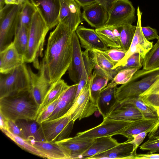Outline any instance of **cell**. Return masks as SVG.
<instances>
[{"instance_id": "cell-26", "label": "cell", "mask_w": 159, "mask_h": 159, "mask_svg": "<svg viewBox=\"0 0 159 159\" xmlns=\"http://www.w3.org/2000/svg\"><path fill=\"white\" fill-rule=\"evenodd\" d=\"M31 143L47 155L48 159H70L68 152L56 143L33 141Z\"/></svg>"}, {"instance_id": "cell-46", "label": "cell", "mask_w": 159, "mask_h": 159, "mask_svg": "<svg viewBox=\"0 0 159 159\" xmlns=\"http://www.w3.org/2000/svg\"><path fill=\"white\" fill-rule=\"evenodd\" d=\"M142 30L145 38L148 41L159 39V36L158 34L157 30L149 26H142Z\"/></svg>"}, {"instance_id": "cell-30", "label": "cell", "mask_w": 159, "mask_h": 159, "mask_svg": "<svg viewBox=\"0 0 159 159\" xmlns=\"http://www.w3.org/2000/svg\"><path fill=\"white\" fill-rule=\"evenodd\" d=\"M69 86L61 79L52 83L39 107L37 116L45 107L59 98Z\"/></svg>"}, {"instance_id": "cell-34", "label": "cell", "mask_w": 159, "mask_h": 159, "mask_svg": "<svg viewBox=\"0 0 159 159\" xmlns=\"http://www.w3.org/2000/svg\"><path fill=\"white\" fill-rule=\"evenodd\" d=\"M127 103L134 105L145 118L158 120L156 110L153 107L146 104L139 96L126 99L120 102L118 106Z\"/></svg>"}, {"instance_id": "cell-51", "label": "cell", "mask_w": 159, "mask_h": 159, "mask_svg": "<svg viewBox=\"0 0 159 159\" xmlns=\"http://www.w3.org/2000/svg\"><path fill=\"white\" fill-rule=\"evenodd\" d=\"M0 129H3L7 130H8V120L6 119L3 115L0 112Z\"/></svg>"}, {"instance_id": "cell-24", "label": "cell", "mask_w": 159, "mask_h": 159, "mask_svg": "<svg viewBox=\"0 0 159 159\" xmlns=\"http://www.w3.org/2000/svg\"><path fill=\"white\" fill-rule=\"evenodd\" d=\"M133 145L130 143H119L116 146L102 153L90 157L89 159H134L133 153Z\"/></svg>"}, {"instance_id": "cell-12", "label": "cell", "mask_w": 159, "mask_h": 159, "mask_svg": "<svg viewBox=\"0 0 159 159\" xmlns=\"http://www.w3.org/2000/svg\"><path fill=\"white\" fill-rule=\"evenodd\" d=\"M59 23L67 26L75 31L84 20L81 7L75 0H60Z\"/></svg>"}, {"instance_id": "cell-39", "label": "cell", "mask_w": 159, "mask_h": 159, "mask_svg": "<svg viewBox=\"0 0 159 159\" xmlns=\"http://www.w3.org/2000/svg\"><path fill=\"white\" fill-rule=\"evenodd\" d=\"M22 5L20 23L29 28L33 16L37 10L29 0L25 1Z\"/></svg>"}, {"instance_id": "cell-8", "label": "cell", "mask_w": 159, "mask_h": 159, "mask_svg": "<svg viewBox=\"0 0 159 159\" xmlns=\"http://www.w3.org/2000/svg\"><path fill=\"white\" fill-rule=\"evenodd\" d=\"M136 20L135 9L129 0H115L108 12L106 25L116 27L132 24Z\"/></svg>"}, {"instance_id": "cell-18", "label": "cell", "mask_w": 159, "mask_h": 159, "mask_svg": "<svg viewBox=\"0 0 159 159\" xmlns=\"http://www.w3.org/2000/svg\"><path fill=\"white\" fill-rule=\"evenodd\" d=\"M24 57L16 49L13 42L0 52V73H8L25 63Z\"/></svg>"}, {"instance_id": "cell-21", "label": "cell", "mask_w": 159, "mask_h": 159, "mask_svg": "<svg viewBox=\"0 0 159 159\" xmlns=\"http://www.w3.org/2000/svg\"><path fill=\"white\" fill-rule=\"evenodd\" d=\"M78 85V83H76L69 86L64 91L54 111L46 120L61 117L67 113L74 102Z\"/></svg>"}, {"instance_id": "cell-22", "label": "cell", "mask_w": 159, "mask_h": 159, "mask_svg": "<svg viewBox=\"0 0 159 159\" xmlns=\"http://www.w3.org/2000/svg\"><path fill=\"white\" fill-rule=\"evenodd\" d=\"M144 118L134 105L127 103L118 106L103 120L134 122Z\"/></svg>"}, {"instance_id": "cell-53", "label": "cell", "mask_w": 159, "mask_h": 159, "mask_svg": "<svg viewBox=\"0 0 159 159\" xmlns=\"http://www.w3.org/2000/svg\"><path fill=\"white\" fill-rule=\"evenodd\" d=\"M5 4L18 5L19 2L18 0H4Z\"/></svg>"}, {"instance_id": "cell-43", "label": "cell", "mask_w": 159, "mask_h": 159, "mask_svg": "<svg viewBox=\"0 0 159 159\" xmlns=\"http://www.w3.org/2000/svg\"><path fill=\"white\" fill-rule=\"evenodd\" d=\"M60 97L45 107L39 114L35 120L38 124L47 120L55 110Z\"/></svg>"}, {"instance_id": "cell-48", "label": "cell", "mask_w": 159, "mask_h": 159, "mask_svg": "<svg viewBox=\"0 0 159 159\" xmlns=\"http://www.w3.org/2000/svg\"><path fill=\"white\" fill-rule=\"evenodd\" d=\"M134 159H159V153L137 154Z\"/></svg>"}, {"instance_id": "cell-11", "label": "cell", "mask_w": 159, "mask_h": 159, "mask_svg": "<svg viewBox=\"0 0 159 159\" xmlns=\"http://www.w3.org/2000/svg\"><path fill=\"white\" fill-rule=\"evenodd\" d=\"M97 111L98 110L97 105L90 99L88 82L64 116H70L71 120L75 122L77 120H80L89 117Z\"/></svg>"}, {"instance_id": "cell-9", "label": "cell", "mask_w": 159, "mask_h": 159, "mask_svg": "<svg viewBox=\"0 0 159 159\" xmlns=\"http://www.w3.org/2000/svg\"><path fill=\"white\" fill-rule=\"evenodd\" d=\"M142 13L138 6L137 8V24L133 39L125 57L115 66L113 69L123 65L127 59L134 53H139L142 58L144 59L153 47V42H150L145 38L142 30L141 18Z\"/></svg>"}, {"instance_id": "cell-40", "label": "cell", "mask_w": 159, "mask_h": 159, "mask_svg": "<svg viewBox=\"0 0 159 159\" xmlns=\"http://www.w3.org/2000/svg\"><path fill=\"white\" fill-rule=\"evenodd\" d=\"M138 70V69L135 67L121 70L118 72L111 81L117 85L126 84L130 80Z\"/></svg>"}, {"instance_id": "cell-13", "label": "cell", "mask_w": 159, "mask_h": 159, "mask_svg": "<svg viewBox=\"0 0 159 159\" xmlns=\"http://www.w3.org/2000/svg\"><path fill=\"white\" fill-rule=\"evenodd\" d=\"M28 69L31 81L30 91L34 100L39 106L52 84L50 83L41 64L37 74L33 72L29 66Z\"/></svg>"}, {"instance_id": "cell-7", "label": "cell", "mask_w": 159, "mask_h": 159, "mask_svg": "<svg viewBox=\"0 0 159 159\" xmlns=\"http://www.w3.org/2000/svg\"><path fill=\"white\" fill-rule=\"evenodd\" d=\"M74 122L70 116H64L42 122L39 130L43 141L55 143L69 137Z\"/></svg>"}, {"instance_id": "cell-25", "label": "cell", "mask_w": 159, "mask_h": 159, "mask_svg": "<svg viewBox=\"0 0 159 159\" xmlns=\"http://www.w3.org/2000/svg\"><path fill=\"white\" fill-rule=\"evenodd\" d=\"M119 143L116 140L108 136L94 139V142L79 158L89 159L91 157L104 152Z\"/></svg>"}, {"instance_id": "cell-15", "label": "cell", "mask_w": 159, "mask_h": 159, "mask_svg": "<svg viewBox=\"0 0 159 159\" xmlns=\"http://www.w3.org/2000/svg\"><path fill=\"white\" fill-rule=\"evenodd\" d=\"M75 32L81 47L85 50L91 52L94 49L104 51L109 49L95 30L80 25L76 29Z\"/></svg>"}, {"instance_id": "cell-50", "label": "cell", "mask_w": 159, "mask_h": 159, "mask_svg": "<svg viewBox=\"0 0 159 159\" xmlns=\"http://www.w3.org/2000/svg\"><path fill=\"white\" fill-rule=\"evenodd\" d=\"M103 6L108 12L115 0H94Z\"/></svg>"}, {"instance_id": "cell-6", "label": "cell", "mask_w": 159, "mask_h": 159, "mask_svg": "<svg viewBox=\"0 0 159 159\" xmlns=\"http://www.w3.org/2000/svg\"><path fill=\"white\" fill-rule=\"evenodd\" d=\"M22 5L6 4L0 10V52L13 41L20 22Z\"/></svg>"}, {"instance_id": "cell-20", "label": "cell", "mask_w": 159, "mask_h": 159, "mask_svg": "<svg viewBox=\"0 0 159 159\" xmlns=\"http://www.w3.org/2000/svg\"><path fill=\"white\" fill-rule=\"evenodd\" d=\"M94 139L69 137L55 142L69 152L70 159H78L86 151L94 142Z\"/></svg>"}, {"instance_id": "cell-32", "label": "cell", "mask_w": 159, "mask_h": 159, "mask_svg": "<svg viewBox=\"0 0 159 159\" xmlns=\"http://www.w3.org/2000/svg\"><path fill=\"white\" fill-rule=\"evenodd\" d=\"M83 65L80 80L78 83L75 99L77 98L81 91L88 83L94 65L91 59L89 52L85 50L82 51Z\"/></svg>"}, {"instance_id": "cell-4", "label": "cell", "mask_w": 159, "mask_h": 159, "mask_svg": "<svg viewBox=\"0 0 159 159\" xmlns=\"http://www.w3.org/2000/svg\"><path fill=\"white\" fill-rule=\"evenodd\" d=\"M159 77V67L149 70H138L127 83L117 87V99L120 103L129 98L139 96Z\"/></svg>"}, {"instance_id": "cell-55", "label": "cell", "mask_w": 159, "mask_h": 159, "mask_svg": "<svg viewBox=\"0 0 159 159\" xmlns=\"http://www.w3.org/2000/svg\"><path fill=\"white\" fill-rule=\"evenodd\" d=\"M157 115L158 117V119L157 120H159V107H158L156 109Z\"/></svg>"}, {"instance_id": "cell-54", "label": "cell", "mask_w": 159, "mask_h": 159, "mask_svg": "<svg viewBox=\"0 0 159 159\" xmlns=\"http://www.w3.org/2000/svg\"><path fill=\"white\" fill-rule=\"evenodd\" d=\"M5 4L4 0H0V10L4 7Z\"/></svg>"}, {"instance_id": "cell-17", "label": "cell", "mask_w": 159, "mask_h": 159, "mask_svg": "<svg viewBox=\"0 0 159 159\" xmlns=\"http://www.w3.org/2000/svg\"><path fill=\"white\" fill-rule=\"evenodd\" d=\"M83 8V19L92 27L97 29L106 25L108 12L102 5L95 2Z\"/></svg>"}, {"instance_id": "cell-5", "label": "cell", "mask_w": 159, "mask_h": 159, "mask_svg": "<svg viewBox=\"0 0 159 159\" xmlns=\"http://www.w3.org/2000/svg\"><path fill=\"white\" fill-rule=\"evenodd\" d=\"M30 77L25 63L10 72L0 73V98L30 90Z\"/></svg>"}, {"instance_id": "cell-57", "label": "cell", "mask_w": 159, "mask_h": 159, "mask_svg": "<svg viewBox=\"0 0 159 159\" xmlns=\"http://www.w3.org/2000/svg\"><path fill=\"white\" fill-rule=\"evenodd\" d=\"M156 139V140H159V137L156 138L154 139Z\"/></svg>"}, {"instance_id": "cell-35", "label": "cell", "mask_w": 159, "mask_h": 159, "mask_svg": "<svg viewBox=\"0 0 159 159\" xmlns=\"http://www.w3.org/2000/svg\"><path fill=\"white\" fill-rule=\"evenodd\" d=\"M0 129L6 136L22 149L34 155L43 158L48 159L47 155L39 151L29 141L13 134L8 130L3 129Z\"/></svg>"}, {"instance_id": "cell-47", "label": "cell", "mask_w": 159, "mask_h": 159, "mask_svg": "<svg viewBox=\"0 0 159 159\" xmlns=\"http://www.w3.org/2000/svg\"><path fill=\"white\" fill-rule=\"evenodd\" d=\"M8 130L13 134L23 138L21 131L16 121L8 120Z\"/></svg>"}, {"instance_id": "cell-38", "label": "cell", "mask_w": 159, "mask_h": 159, "mask_svg": "<svg viewBox=\"0 0 159 159\" xmlns=\"http://www.w3.org/2000/svg\"><path fill=\"white\" fill-rule=\"evenodd\" d=\"M136 26L126 24L121 26L120 40L121 48L128 50L134 36Z\"/></svg>"}, {"instance_id": "cell-27", "label": "cell", "mask_w": 159, "mask_h": 159, "mask_svg": "<svg viewBox=\"0 0 159 159\" xmlns=\"http://www.w3.org/2000/svg\"><path fill=\"white\" fill-rule=\"evenodd\" d=\"M121 27L105 25L95 30L109 48H121L120 40Z\"/></svg>"}, {"instance_id": "cell-33", "label": "cell", "mask_w": 159, "mask_h": 159, "mask_svg": "<svg viewBox=\"0 0 159 159\" xmlns=\"http://www.w3.org/2000/svg\"><path fill=\"white\" fill-rule=\"evenodd\" d=\"M29 29L19 22L13 41L19 53L24 58L28 47Z\"/></svg>"}, {"instance_id": "cell-41", "label": "cell", "mask_w": 159, "mask_h": 159, "mask_svg": "<svg viewBox=\"0 0 159 159\" xmlns=\"http://www.w3.org/2000/svg\"><path fill=\"white\" fill-rule=\"evenodd\" d=\"M127 51V50L120 48H109L100 51L115 66L124 58Z\"/></svg>"}, {"instance_id": "cell-56", "label": "cell", "mask_w": 159, "mask_h": 159, "mask_svg": "<svg viewBox=\"0 0 159 159\" xmlns=\"http://www.w3.org/2000/svg\"><path fill=\"white\" fill-rule=\"evenodd\" d=\"M20 4H22L24 2L27 0H18Z\"/></svg>"}, {"instance_id": "cell-23", "label": "cell", "mask_w": 159, "mask_h": 159, "mask_svg": "<svg viewBox=\"0 0 159 159\" xmlns=\"http://www.w3.org/2000/svg\"><path fill=\"white\" fill-rule=\"evenodd\" d=\"M109 79L96 66L88 81L90 98L92 102L97 105L101 91L108 84Z\"/></svg>"}, {"instance_id": "cell-3", "label": "cell", "mask_w": 159, "mask_h": 159, "mask_svg": "<svg viewBox=\"0 0 159 159\" xmlns=\"http://www.w3.org/2000/svg\"><path fill=\"white\" fill-rule=\"evenodd\" d=\"M50 29L37 10L29 29V38L25 62L33 63L39 69L40 66L39 58L43 56V45L46 35Z\"/></svg>"}, {"instance_id": "cell-44", "label": "cell", "mask_w": 159, "mask_h": 159, "mask_svg": "<svg viewBox=\"0 0 159 159\" xmlns=\"http://www.w3.org/2000/svg\"><path fill=\"white\" fill-rule=\"evenodd\" d=\"M143 151H148L150 153L159 152V140L148 139L140 146Z\"/></svg>"}, {"instance_id": "cell-37", "label": "cell", "mask_w": 159, "mask_h": 159, "mask_svg": "<svg viewBox=\"0 0 159 159\" xmlns=\"http://www.w3.org/2000/svg\"><path fill=\"white\" fill-rule=\"evenodd\" d=\"M142 66L145 70L159 67V39L143 59Z\"/></svg>"}, {"instance_id": "cell-16", "label": "cell", "mask_w": 159, "mask_h": 159, "mask_svg": "<svg viewBox=\"0 0 159 159\" xmlns=\"http://www.w3.org/2000/svg\"><path fill=\"white\" fill-rule=\"evenodd\" d=\"M117 88V85L111 81L100 92L97 106L103 118L119 105L116 96Z\"/></svg>"}, {"instance_id": "cell-19", "label": "cell", "mask_w": 159, "mask_h": 159, "mask_svg": "<svg viewBox=\"0 0 159 159\" xmlns=\"http://www.w3.org/2000/svg\"><path fill=\"white\" fill-rule=\"evenodd\" d=\"M83 65L82 51L75 31L73 34L72 58L67 70L70 79L75 84L78 83L80 80Z\"/></svg>"}, {"instance_id": "cell-52", "label": "cell", "mask_w": 159, "mask_h": 159, "mask_svg": "<svg viewBox=\"0 0 159 159\" xmlns=\"http://www.w3.org/2000/svg\"><path fill=\"white\" fill-rule=\"evenodd\" d=\"M83 8L96 2L94 0H75Z\"/></svg>"}, {"instance_id": "cell-45", "label": "cell", "mask_w": 159, "mask_h": 159, "mask_svg": "<svg viewBox=\"0 0 159 159\" xmlns=\"http://www.w3.org/2000/svg\"><path fill=\"white\" fill-rule=\"evenodd\" d=\"M148 133V132L144 131L134 135L132 136L133 139L128 142L132 143L133 145V153L134 156V158L137 155L136 151L138 148L143 142Z\"/></svg>"}, {"instance_id": "cell-10", "label": "cell", "mask_w": 159, "mask_h": 159, "mask_svg": "<svg viewBox=\"0 0 159 159\" xmlns=\"http://www.w3.org/2000/svg\"><path fill=\"white\" fill-rule=\"evenodd\" d=\"M132 122L103 120L95 127L77 134L75 137L90 139L121 135Z\"/></svg>"}, {"instance_id": "cell-29", "label": "cell", "mask_w": 159, "mask_h": 159, "mask_svg": "<svg viewBox=\"0 0 159 159\" xmlns=\"http://www.w3.org/2000/svg\"><path fill=\"white\" fill-rule=\"evenodd\" d=\"M94 66L97 67L111 80L117 74L113 69L115 65L99 50L94 49L89 52Z\"/></svg>"}, {"instance_id": "cell-49", "label": "cell", "mask_w": 159, "mask_h": 159, "mask_svg": "<svg viewBox=\"0 0 159 159\" xmlns=\"http://www.w3.org/2000/svg\"><path fill=\"white\" fill-rule=\"evenodd\" d=\"M148 139H153L159 137V120H157L156 124L148 133Z\"/></svg>"}, {"instance_id": "cell-28", "label": "cell", "mask_w": 159, "mask_h": 159, "mask_svg": "<svg viewBox=\"0 0 159 159\" xmlns=\"http://www.w3.org/2000/svg\"><path fill=\"white\" fill-rule=\"evenodd\" d=\"M157 120L144 118L134 122L126 128L121 134L127 138L125 143H128L133 139L132 136L143 132L148 133L154 127Z\"/></svg>"}, {"instance_id": "cell-14", "label": "cell", "mask_w": 159, "mask_h": 159, "mask_svg": "<svg viewBox=\"0 0 159 159\" xmlns=\"http://www.w3.org/2000/svg\"><path fill=\"white\" fill-rule=\"evenodd\" d=\"M50 29L59 23L60 0H30Z\"/></svg>"}, {"instance_id": "cell-31", "label": "cell", "mask_w": 159, "mask_h": 159, "mask_svg": "<svg viewBox=\"0 0 159 159\" xmlns=\"http://www.w3.org/2000/svg\"><path fill=\"white\" fill-rule=\"evenodd\" d=\"M18 120L16 122L20 128L23 138L28 141H43L39 130V125L35 120Z\"/></svg>"}, {"instance_id": "cell-42", "label": "cell", "mask_w": 159, "mask_h": 159, "mask_svg": "<svg viewBox=\"0 0 159 159\" xmlns=\"http://www.w3.org/2000/svg\"><path fill=\"white\" fill-rule=\"evenodd\" d=\"M143 60L139 53H135L127 59L123 65L118 66L115 69L117 73L120 70L125 68L135 67L139 70L143 66Z\"/></svg>"}, {"instance_id": "cell-1", "label": "cell", "mask_w": 159, "mask_h": 159, "mask_svg": "<svg viewBox=\"0 0 159 159\" xmlns=\"http://www.w3.org/2000/svg\"><path fill=\"white\" fill-rule=\"evenodd\" d=\"M75 31L59 22L49 34L41 64L51 84L61 79L68 70L72 58Z\"/></svg>"}, {"instance_id": "cell-36", "label": "cell", "mask_w": 159, "mask_h": 159, "mask_svg": "<svg viewBox=\"0 0 159 159\" xmlns=\"http://www.w3.org/2000/svg\"><path fill=\"white\" fill-rule=\"evenodd\" d=\"M139 96L146 104L156 110L159 107V77Z\"/></svg>"}, {"instance_id": "cell-2", "label": "cell", "mask_w": 159, "mask_h": 159, "mask_svg": "<svg viewBox=\"0 0 159 159\" xmlns=\"http://www.w3.org/2000/svg\"><path fill=\"white\" fill-rule=\"evenodd\" d=\"M39 106L30 90L0 98V112L8 120H35Z\"/></svg>"}]
</instances>
